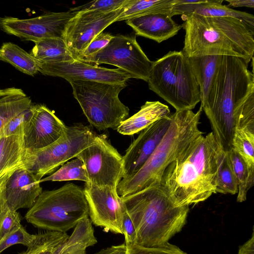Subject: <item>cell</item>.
<instances>
[{"label": "cell", "instance_id": "cell-42", "mask_svg": "<svg viewBox=\"0 0 254 254\" xmlns=\"http://www.w3.org/2000/svg\"><path fill=\"white\" fill-rule=\"evenodd\" d=\"M127 247L124 243L102 249L95 254H127Z\"/></svg>", "mask_w": 254, "mask_h": 254}, {"label": "cell", "instance_id": "cell-10", "mask_svg": "<svg viewBox=\"0 0 254 254\" xmlns=\"http://www.w3.org/2000/svg\"><path fill=\"white\" fill-rule=\"evenodd\" d=\"M78 61L86 63L105 64L117 66L132 78L147 82L153 62L145 54L135 36H114L98 53Z\"/></svg>", "mask_w": 254, "mask_h": 254}, {"label": "cell", "instance_id": "cell-27", "mask_svg": "<svg viewBox=\"0 0 254 254\" xmlns=\"http://www.w3.org/2000/svg\"><path fill=\"white\" fill-rule=\"evenodd\" d=\"M0 60L29 75L33 76L39 72L40 62L30 53L11 42L4 43L0 47Z\"/></svg>", "mask_w": 254, "mask_h": 254}, {"label": "cell", "instance_id": "cell-13", "mask_svg": "<svg viewBox=\"0 0 254 254\" xmlns=\"http://www.w3.org/2000/svg\"><path fill=\"white\" fill-rule=\"evenodd\" d=\"M83 191L92 223L106 232L123 234V218L126 208L117 188L85 183Z\"/></svg>", "mask_w": 254, "mask_h": 254}, {"label": "cell", "instance_id": "cell-5", "mask_svg": "<svg viewBox=\"0 0 254 254\" xmlns=\"http://www.w3.org/2000/svg\"><path fill=\"white\" fill-rule=\"evenodd\" d=\"M190 110L171 114L172 121L162 139L142 167L134 175L122 179L117 190L120 196L129 195L145 189L160 186L167 167L188 144L203 132L199 129L202 113Z\"/></svg>", "mask_w": 254, "mask_h": 254}, {"label": "cell", "instance_id": "cell-29", "mask_svg": "<svg viewBox=\"0 0 254 254\" xmlns=\"http://www.w3.org/2000/svg\"><path fill=\"white\" fill-rule=\"evenodd\" d=\"M68 238L66 233L59 232L36 234L32 243L20 254H58Z\"/></svg>", "mask_w": 254, "mask_h": 254}, {"label": "cell", "instance_id": "cell-26", "mask_svg": "<svg viewBox=\"0 0 254 254\" xmlns=\"http://www.w3.org/2000/svg\"><path fill=\"white\" fill-rule=\"evenodd\" d=\"M174 2V0H127L116 22L157 13H167L172 17Z\"/></svg>", "mask_w": 254, "mask_h": 254}, {"label": "cell", "instance_id": "cell-32", "mask_svg": "<svg viewBox=\"0 0 254 254\" xmlns=\"http://www.w3.org/2000/svg\"><path fill=\"white\" fill-rule=\"evenodd\" d=\"M216 192L232 195L238 192V182L228 151H223L220 158L216 178Z\"/></svg>", "mask_w": 254, "mask_h": 254}, {"label": "cell", "instance_id": "cell-24", "mask_svg": "<svg viewBox=\"0 0 254 254\" xmlns=\"http://www.w3.org/2000/svg\"><path fill=\"white\" fill-rule=\"evenodd\" d=\"M32 105L31 98L20 88L0 89V130L9 120Z\"/></svg>", "mask_w": 254, "mask_h": 254}, {"label": "cell", "instance_id": "cell-31", "mask_svg": "<svg viewBox=\"0 0 254 254\" xmlns=\"http://www.w3.org/2000/svg\"><path fill=\"white\" fill-rule=\"evenodd\" d=\"M228 153L238 182L237 201L243 202L246 200L248 192L254 184V179L251 177L245 161L236 151L231 149Z\"/></svg>", "mask_w": 254, "mask_h": 254}, {"label": "cell", "instance_id": "cell-23", "mask_svg": "<svg viewBox=\"0 0 254 254\" xmlns=\"http://www.w3.org/2000/svg\"><path fill=\"white\" fill-rule=\"evenodd\" d=\"M23 134L0 137V179L8 173L24 168Z\"/></svg>", "mask_w": 254, "mask_h": 254}, {"label": "cell", "instance_id": "cell-40", "mask_svg": "<svg viewBox=\"0 0 254 254\" xmlns=\"http://www.w3.org/2000/svg\"><path fill=\"white\" fill-rule=\"evenodd\" d=\"M122 231L127 247L136 244V233L132 222L126 209L124 212Z\"/></svg>", "mask_w": 254, "mask_h": 254}, {"label": "cell", "instance_id": "cell-18", "mask_svg": "<svg viewBox=\"0 0 254 254\" xmlns=\"http://www.w3.org/2000/svg\"><path fill=\"white\" fill-rule=\"evenodd\" d=\"M33 174L24 168L15 170L5 186V197L8 208L17 211L30 208L42 193V188Z\"/></svg>", "mask_w": 254, "mask_h": 254}, {"label": "cell", "instance_id": "cell-11", "mask_svg": "<svg viewBox=\"0 0 254 254\" xmlns=\"http://www.w3.org/2000/svg\"><path fill=\"white\" fill-rule=\"evenodd\" d=\"M76 158L84 164L88 183L96 186L117 188L123 177V156L105 134H96L93 142Z\"/></svg>", "mask_w": 254, "mask_h": 254}, {"label": "cell", "instance_id": "cell-36", "mask_svg": "<svg viewBox=\"0 0 254 254\" xmlns=\"http://www.w3.org/2000/svg\"><path fill=\"white\" fill-rule=\"evenodd\" d=\"M127 0H95L71 8L69 10L79 12L87 10H98L103 12H111L122 7Z\"/></svg>", "mask_w": 254, "mask_h": 254}, {"label": "cell", "instance_id": "cell-35", "mask_svg": "<svg viewBox=\"0 0 254 254\" xmlns=\"http://www.w3.org/2000/svg\"><path fill=\"white\" fill-rule=\"evenodd\" d=\"M31 108L7 122L0 130V137L23 134L25 126L31 115Z\"/></svg>", "mask_w": 254, "mask_h": 254}, {"label": "cell", "instance_id": "cell-43", "mask_svg": "<svg viewBox=\"0 0 254 254\" xmlns=\"http://www.w3.org/2000/svg\"><path fill=\"white\" fill-rule=\"evenodd\" d=\"M238 254H254V234L243 245L239 247Z\"/></svg>", "mask_w": 254, "mask_h": 254}, {"label": "cell", "instance_id": "cell-14", "mask_svg": "<svg viewBox=\"0 0 254 254\" xmlns=\"http://www.w3.org/2000/svg\"><path fill=\"white\" fill-rule=\"evenodd\" d=\"M122 7L107 12L98 10L79 11L69 20L64 40L74 60L77 59L97 35L116 22Z\"/></svg>", "mask_w": 254, "mask_h": 254}, {"label": "cell", "instance_id": "cell-22", "mask_svg": "<svg viewBox=\"0 0 254 254\" xmlns=\"http://www.w3.org/2000/svg\"><path fill=\"white\" fill-rule=\"evenodd\" d=\"M221 57L220 56L188 57L192 71L199 87L201 105L205 102L207 97Z\"/></svg>", "mask_w": 254, "mask_h": 254}, {"label": "cell", "instance_id": "cell-25", "mask_svg": "<svg viewBox=\"0 0 254 254\" xmlns=\"http://www.w3.org/2000/svg\"><path fill=\"white\" fill-rule=\"evenodd\" d=\"M97 243L91 220L84 218L74 227L58 254H86V249Z\"/></svg>", "mask_w": 254, "mask_h": 254}, {"label": "cell", "instance_id": "cell-2", "mask_svg": "<svg viewBox=\"0 0 254 254\" xmlns=\"http://www.w3.org/2000/svg\"><path fill=\"white\" fill-rule=\"evenodd\" d=\"M238 57L224 56L205 102L200 105L214 138L225 151L232 149L235 119L254 102V76Z\"/></svg>", "mask_w": 254, "mask_h": 254}, {"label": "cell", "instance_id": "cell-9", "mask_svg": "<svg viewBox=\"0 0 254 254\" xmlns=\"http://www.w3.org/2000/svg\"><path fill=\"white\" fill-rule=\"evenodd\" d=\"M96 134L88 126L66 127L62 136L52 144L39 149H24L23 167L38 181L54 172L67 161L76 157L93 141Z\"/></svg>", "mask_w": 254, "mask_h": 254}, {"label": "cell", "instance_id": "cell-30", "mask_svg": "<svg viewBox=\"0 0 254 254\" xmlns=\"http://www.w3.org/2000/svg\"><path fill=\"white\" fill-rule=\"evenodd\" d=\"M232 149L245 161L254 179V129H235Z\"/></svg>", "mask_w": 254, "mask_h": 254}, {"label": "cell", "instance_id": "cell-6", "mask_svg": "<svg viewBox=\"0 0 254 254\" xmlns=\"http://www.w3.org/2000/svg\"><path fill=\"white\" fill-rule=\"evenodd\" d=\"M147 82L149 89L176 111L192 110L200 102L198 84L182 51H170L153 62Z\"/></svg>", "mask_w": 254, "mask_h": 254}, {"label": "cell", "instance_id": "cell-15", "mask_svg": "<svg viewBox=\"0 0 254 254\" xmlns=\"http://www.w3.org/2000/svg\"><path fill=\"white\" fill-rule=\"evenodd\" d=\"M39 72L46 75L108 83H126L131 75L120 68L94 66L77 60L61 62H40Z\"/></svg>", "mask_w": 254, "mask_h": 254}, {"label": "cell", "instance_id": "cell-28", "mask_svg": "<svg viewBox=\"0 0 254 254\" xmlns=\"http://www.w3.org/2000/svg\"><path fill=\"white\" fill-rule=\"evenodd\" d=\"M40 62H68L74 60L63 38H50L35 43L30 53Z\"/></svg>", "mask_w": 254, "mask_h": 254}, {"label": "cell", "instance_id": "cell-39", "mask_svg": "<svg viewBox=\"0 0 254 254\" xmlns=\"http://www.w3.org/2000/svg\"><path fill=\"white\" fill-rule=\"evenodd\" d=\"M113 36L109 33L102 32L92 40L77 60H79L98 53L109 43Z\"/></svg>", "mask_w": 254, "mask_h": 254}, {"label": "cell", "instance_id": "cell-38", "mask_svg": "<svg viewBox=\"0 0 254 254\" xmlns=\"http://www.w3.org/2000/svg\"><path fill=\"white\" fill-rule=\"evenodd\" d=\"M20 225L19 213L17 211L11 210L7 206L0 213V240Z\"/></svg>", "mask_w": 254, "mask_h": 254}, {"label": "cell", "instance_id": "cell-16", "mask_svg": "<svg viewBox=\"0 0 254 254\" xmlns=\"http://www.w3.org/2000/svg\"><path fill=\"white\" fill-rule=\"evenodd\" d=\"M31 113L24 129L25 149L36 150L44 148L58 140L66 126L44 105H32Z\"/></svg>", "mask_w": 254, "mask_h": 254}, {"label": "cell", "instance_id": "cell-8", "mask_svg": "<svg viewBox=\"0 0 254 254\" xmlns=\"http://www.w3.org/2000/svg\"><path fill=\"white\" fill-rule=\"evenodd\" d=\"M67 81L88 122L98 130L117 129L128 117L129 109L119 98L126 83L114 84L77 79Z\"/></svg>", "mask_w": 254, "mask_h": 254}, {"label": "cell", "instance_id": "cell-19", "mask_svg": "<svg viewBox=\"0 0 254 254\" xmlns=\"http://www.w3.org/2000/svg\"><path fill=\"white\" fill-rule=\"evenodd\" d=\"M136 35L153 40L157 43L175 36L182 28L167 13L145 15L126 20Z\"/></svg>", "mask_w": 254, "mask_h": 254}, {"label": "cell", "instance_id": "cell-34", "mask_svg": "<svg viewBox=\"0 0 254 254\" xmlns=\"http://www.w3.org/2000/svg\"><path fill=\"white\" fill-rule=\"evenodd\" d=\"M35 235L29 233L21 224L20 225L0 240V254L8 248L16 244L28 247L33 241Z\"/></svg>", "mask_w": 254, "mask_h": 254}, {"label": "cell", "instance_id": "cell-12", "mask_svg": "<svg viewBox=\"0 0 254 254\" xmlns=\"http://www.w3.org/2000/svg\"><path fill=\"white\" fill-rule=\"evenodd\" d=\"M77 12H51L36 17L19 19L0 18V28L6 33L34 43L50 38L64 39L66 26Z\"/></svg>", "mask_w": 254, "mask_h": 254}, {"label": "cell", "instance_id": "cell-37", "mask_svg": "<svg viewBox=\"0 0 254 254\" xmlns=\"http://www.w3.org/2000/svg\"><path fill=\"white\" fill-rule=\"evenodd\" d=\"M127 247V254H187L177 246L168 242L151 248L142 247L136 244Z\"/></svg>", "mask_w": 254, "mask_h": 254}, {"label": "cell", "instance_id": "cell-33", "mask_svg": "<svg viewBox=\"0 0 254 254\" xmlns=\"http://www.w3.org/2000/svg\"><path fill=\"white\" fill-rule=\"evenodd\" d=\"M81 181L88 182L85 167L82 161L78 158L69 161L51 175L40 181V183L46 181L61 182L65 181Z\"/></svg>", "mask_w": 254, "mask_h": 254}, {"label": "cell", "instance_id": "cell-7", "mask_svg": "<svg viewBox=\"0 0 254 254\" xmlns=\"http://www.w3.org/2000/svg\"><path fill=\"white\" fill-rule=\"evenodd\" d=\"M88 216L83 189L67 183L58 189L42 191L25 218L37 228L66 233Z\"/></svg>", "mask_w": 254, "mask_h": 254}, {"label": "cell", "instance_id": "cell-3", "mask_svg": "<svg viewBox=\"0 0 254 254\" xmlns=\"http://www.w3.org/2000/svg\"><path fill=\"white\" fill-rule=\"evenodd\" d=\"M185 31L182 52L188 57H236L249 64L254 58V32L243 21L232 17L182 15Z\"/></svg>", "mask_w": 254, "mask_h": 254}, {"label": "cell", "instance_id": "cell-17", "mask_svg": "<svg viewBox=\"0 0 254 254\" xmlns=\"http://www.w3.org/2000/svg\"><path fill=\"white\" fill-rule=\"evenodd\" d=\"M171 121L170 114L141 131L123 156L124 173L122 179L135 174L142 167L162 139Z\"/></svg>", "mask_w": 254, "mask_h": 254}, {"label": "cell", "instance_id": "cell-44", "mask_svg": "<svg viewBox=\"0 0 254 254\" xmlns=\"http://www.w3.org/2000/svg\"><path fill=\"white\" fill-rule=\"evenodd\" d=\"M226 1L231 6L254 8V0H227Z\"/></svg>", "mask_w": 254, "mask_h": 254}, {"label": "cell", "instance_id": "cell-1", "mask_svg": "<svg viewBox=\"0 0 254 254\" xmlns=\"http://www.w3.org/2000/svg\"><path fill=\"white\" fill-rule=\"evenodd\" d=\"M223 151L210 132L190 142L167 167L159 186L174 206L196 204L216 193Z\"/></svg>", "mask_w": 254, "mask_h": 254}, {"label": "cell", "instance_id": "cell-21", "mask_svg": "<svg viewBox=\"0 0 254 254\" xmlns=\"http://www.w3.org/2000/svg\"><path fill=\"white\" fill-rule=\"evenodd\" d=\"M170 114L168 106L160 102L146 101L137 113L123 121L117 130L122 134L133 135Z\"/></svg>", "mask_w": 254, "mask_h": 254}, {"label": "cell", "instance_id": "cell-41", "mask_svg": "<svg viewBox=\"0 0 254 254\" xmlns=\"http://www.w3.org/2000/svg\"><path fill=\"white\" fill-rule=\"evenodd\" d=\"M14 171L7 173L0 179V213L7 206L5 197V186L9 177Z\"/></svg>", "mask_w": 254, "mask_h": 254}, {"label": "cell", "instance_id": "cell-4", "mask_svg": "<svg viewBox=\"0 0 254 254\" xmlns=\"http://www.w3.org/2000/svg\"><path fill=\"white\" fill-rule=\"evenodd\" d=\"M121 197L133 224L139 246L151 248L166 244L186 223L189 206H174L159 186Z\"/></svg>", "mask_w": 254, "mask_h": 254}, {"label": "cell", "instance_id": "cell-20", "mask_svg": "<svg viewBox=\"0 0 254 254\" xmlns=\"http://www.w3.org/2000/svg\"><path fill=\"white\" fill-rule=\"evenodd\" d=\"M223 0H209L207 3L197 5L175 4L171 9V15L173 17L193 13L206 17H232L244 22L254 32V16L253 14L223 5Z\"/></svg>", "mask_w": 254, "mask_h": 254}]
</instances>
